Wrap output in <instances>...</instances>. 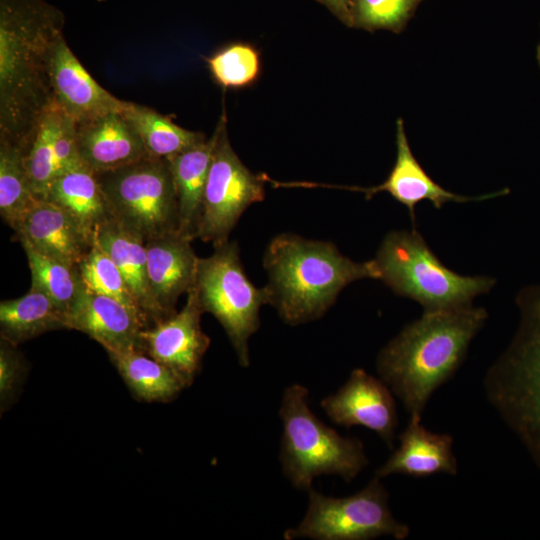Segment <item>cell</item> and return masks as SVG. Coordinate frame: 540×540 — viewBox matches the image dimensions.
I'll list each match as a JSON object with an SVG mask.
<instances>
[{"instance_id": "obj_1", "label": "cell", "mask_w": 540, "mask_h": 540, "mask_svg": "<svg viewBox=\"0 0 540 540\" xmlns=\"http://www.w3.org/2000/svg\"><path fill=\"white\" fill-rule=\"evenodd\" d=\"M63 26L44 0H0V139L23 150L53 100L51 58Z\"/></svg>"}, {"instance_id": "obj_2", "label": "cell", "mask_w": 540, "mask_h": 540, "mask_svg": "<svg viewBox=\"0 0 540 540\" xmlns=\"http://www.w3.org/2000/svg\"><path fill=\"white\" fill-rule=\"evenodd\" d=\"M487 311L472 305L424 311L379 352L376 370L409 418L421 419L434 392L462 364Z\"/></svg>"}, {"instance_id": "obj_3", "label": "cell", "mask_w": 540, "mask_h": 540, "mask_svg": "<svg viewBox=\"0 0 540 540\" xmlns=\"http://www.w3.org/2000/svg\"><path fill=\"white\" fill-rule=\"evenodd\" d=\"M263 266L270 304L291 326L322 317L348 284L364 278L379 279L373 259L356 262L331 242L292 233H281L270 241Z\"/></svg>"}, {"instance_id": "obj_4", "label": "cell", "mask_w": 540, "mask_h": 540, "mask_svg": "<svg viewBox=\"0 0 540 540\" xmlns=\"http://www.w3.org/2000/svg\"><path fill=\"white\" fill-rule=\"evenodd\" d=\"M518 325L487 369V402L540 469V283L522 287L515 297Z\"/></svg>"}, {"instance_id": "obj_5", "label": "cell", "mask_w": 540, "mask_h": 540, "mask_svg": "<svg viewBox=\"0 0 540 540\" xmlns=\"http://www.w3.org/2000/svg\"><path fill=\"white\" fill-rule=\"evenodd\" d=\"M308 389L288 386L282 396L280 461L291 484L301 490L312 488L314 478L337 475L351 482L368 465L364 445L358 438L341 436L324 424L310 409Z\"/></svg>"}, {"instance_id": "obj_6", "label": "cell", "mask_w": 540, "mask_h": 540, "mask_svg": "<svg viewBox=\"0 0 540 540\" xmlns=\"http://www.w3.org/2000/svg\"><path fill=\"white\" fill-rule=\"evenodd\" d=\"M379 279L395 294L418 302L424 311L472 305L495 279L464 276L446 267L416 229L389 232L373 259Z\"/></svg>"}, {"instance_id": "obj_7", "label": "cell", "mask_w": 540, "mask_h": 540, "mask_svg": "<svg viewBox=\"0 0 540 540\" xmlns=\"http://www.w3.org/2000/svg\"><path fill=\"white\" fill-rule=\"evenodd\" d=\"M112 219L144 242L179 232L176 191L167 159L146 157L95 173Z\"/></svg>"}, {"instance_id": "obj_8", "label": "cell", "mask_w": 540, "mask_h": 540, "mask_svg": "<svg viewBox=\"0 0 540 540\" xmlns=\"http://www.w3.org/2000/svg\"><path fill=\"white\" fill-rule=\"evenodd\" d=\"M204 312L225 330L242 367L250 364L248 342L260 326L259 311L270 304L268 288L256 287L241 264L238 243L226 241L198 260L193 287Z\"/></svg>"}, {"instance_id": "obj_9", "label": "cell", "mask_w": 540, "mask_h": 540, "mask_svg": "<svg viewBox=\"0 0 540 540\" xmlns=\"http://www.w3.org/2000/svg\"><path fill=\"white\" fill-rule=\"evenodd\" d=\"M308 507L301 522L288 528L285 540H371L389 536L405 540L409 525L397 520L389 506V493L373 479L359 492L346 497H329L308 490Z\"/></svg>"}, {"instance_id": "obj_10", "label": "cell", "mask_w": 540, "mask_h": 540, "mask_svg": "<svg viewBox=\"0 0 540 540\" xmlns=\"http://www.w3.org/2000/svg\"><path fill=\"white\" fill-rule=\"evenodd\" d=\"M216 135L203 197L201 219L196 239L213 246L225 243L243 212L265 196V176L253 174L234 152L225 118L214 131Z\"/></svg>"}, {"instance_id": "obj_11", "label": "cell", "mask_w": 540, "mask_h": 540, "mask_svg": "<svg viewBox=\"0 0 540 540\" xmlns=\"http://www.w3.org/2000/svg\"><path fill=\"white\" fill-rule=\"evenodd\" d=\"M204 313L192 288L180 311L141 332L143 350L189 387L201 370L210 338L201 328Z\"/></svg>"}, {"instance_id": "obj_12", "label": "cell", "mask_w": 540, "mask_h": 540, "mask_svg": "<svg viewBox=\"0 0 540 540\" xmlns=\"http://www.w3.org/2000/svg\"><path fill=\"white\" fill-rule=\"evenodd\" d=\"M394 396L381 378L356 368L335 393L321 400L320 405L335 424L347 428L365 427L393 448L398 426Z\"/></svg>"}, {"instance_id": "obj_13", "label": "cell", "mask_w": 540, "mask_h": 540, "mask_svg": "<svg viewBox=\"0 0 540 540\" xmlns=\"http://www.w3.org/2000/svg\"><path fill=\"white\" fill-rule=\"evenodd\" d=\"M24 159L32 191L43 200L60 175L85 165L78 150L76 122L54 99L42 112Z\"/></svg>"}, {"instance_id": "obj_14", "label": "cell", "mask_w": 540, "mask_h": 540, "mask_svg": "<svg viewBox=\"0 0 540 540\" xmlns=\"http://www.w3.org/2000/svg\"><path fill=\"white\" fill-rule=\"evenodd\" d=\"M306 186H326L362 192L366 199H370L377 193L386 192L408 209L413 225L416 221V206L422 201H430L436 209H441L447 202L481 201L508 193V190L504 189L482 196L470 197L453 193L442 187L429 176L414 156L401 118L397 119L396 122V160L383 183L373 187L308 183Z\"/></svg>"}, {"instance_id": "obj_15", "label": "cell", "mask_w": 540, "mask_h": 540, "mask_svg": "<svg viewBox=\"0 0 540 540\" xmlns=\"http://www.w3.org/2000/svg\"><path fill=\"white\" fill-rule=\"evenodd\" d=\"M69 328L98 342L106 352L142 351V316L120 301L88 290L81 283L68 311Z\"/></svg>"}, {"instance_id": "obj_16", "label": "cell", "mask_w": 540, "mask_h": 540, "mask_svg": "<svg viewBox=\"0 0 540 540\" xmlns=\"http://www.w3.org/2000/svg\"><path fill=\"white\" fill-rule=\"evenodd\" d=\"M53 99L75 122L110 112H123L130 102L120 100L100 86L67 45L57 40L50 67Z\"/></svg>"}, {"instance_id": "obj_17", "label": "cell", "mask_w": 540, "mask_h": 540, "mask_svg": "<svg viewBox=\"0 0 540 540\" xmlns=\"http://www.w3.org/2000/svg\"><path fill=\"white\" fill-rule=\"evenodd\" d=\"M191 242L179 232L145 242L150 289L165 319L177 312L179 297L195 285L199 257Z\"/></svg>"}, {"instance_id": "obj_18", "label": "cell", "mask_w": 540, "mask_h": 540, "mask_svg": "<svg viewBox=\"0 0 540 540\" xmlns=\"http://www.w3.org/2000/svg\"><path fill=\"white\" fill-rule=\"evenodd\" d=\"M79 154L94 173L118 169L148 157L144 144L123 112L76 122Z\"/></svg>"}, {"instance_id": "obj_19", "label": "cell", "mask_w": 540, "mask_h": 540, "mask_svg": "<svg viewBox=\"0 0 540 540\" xmlns=\"http://www.w3.org/2000/svg\"><path fill=\"white\" fill-rule=\"evenodd\" d=\"M40 253L77 266L93 245L79 224L58 205L37 199L12 228Z\"/></svg>"}, {"instance_id": "obj_20", "label": "cell", "mask_w": 540, "mask_h": 540, "mask_svg": "<svg viewBox=\"0 0 540 540\" xmlns=\"http://www.w3.org/2000/svg\"><path fill=\"white\" fill-rule=\"evenodd\" d=\"M398 438V448L375 471L374 476L383 479L395 474L412 477L457 475L458 462L450 434L435 433L422 425L421 419L409 418Z\"/></svg>"}, {"instance_id": "obj_21", "label": "cell", "mask_w": 540, "mask_h": 540, "mask_svg": "<svg viewBox=\"0 0 540 540\" xmlns=\"http://www.w3.org/2000/svg\"><path fill=\"white\" fill-rule=\"evenodd\" d=\"M94 242L110 256L121 271L143 314L147 328L164 320L149 285L145 242L113 219L97 229Z\"/></svg>"}, {"instance_id": "obj_22", "label": "cell", "mask_w": 540, "mask_h": 540, "mask_svg": "<svg viewBox=\"0 0 540 540\" xmlns=\"http://www.w3.org/2000/svg\"><path fill=\"white\" fill-rule=\"evenodd\" d=\"M215 140L214 133L210 139L167 159L178 203L179 233L190 240L197 237Z\"/></svg>"}, {"instance_id": "obj_23", "label": "cell", "mask_w": 540, "mask_h": 540, "mask_svg": "<svg viewBox=\"0 0 540 540\" xmlns=\"http://www.w3.org/2000/svg\"><path fill=\"white\" fill-rule=\"evenodd\" d=\"M44 200L65 210L93 242L97 229L112 220L97 177L86 165L60 175Z\"/></svg>"}, {"instance_id": "obj_24", "label": "cell", "mask_w": 540, "mask_h": 540, "mask_svg": "<svg viewBox=\"0 0 540 540\" xmlns=\"http://www.w3.org/2000/svg\"><path fill=\"white\" fill-rule=\"evenodd\" d=\"M70 329L68 315L46 294L30 289L0 302V338L19 346L46 332Z\"/></svg>"}, {"instance_id": "obj_25", "label": "cell", "mask_w": 540, "mask_h": 540, "mask_svg": "<svg viewBox=\"0 0 540 540\" xmlns=\"http://www.w3.org/2000/svg\"><path fill=\"white\" fill-rule=\"evenodd\" d=\"M133 396L144 402H168L187 388L168 367L142 351L107 352Z\"/></svg>"}, {"instance_id": "obj_26", "label": "cell", "mask_w": 540, "mask_h": 540, "mask_svg": "<svg viewBox=\"0 0 540 540\" xmlns=\"http://www.w3.org/2000/svg\"><path fill=\"white\" fill-rule=\"evenodd\" d=\"M123 114L139 134L148 156L153 158L168 159L206 138L143 105L130 102Z\"/></svg>"}, {"instance_id": "obj_27", "label": "cell", "mask_w": 540, "mask_h": 540, "mask_svg": "<svg viewBox=\"0 0 540 540\" xmlns=\"http://www.w3.org/2000/svg\"><path fill=\"white\" fill-rule=\"evenodd\" d=\"M36 200L23 148L0 139V213L5 223L13 228Z\"/></svg>"}, {"instance_id": "obj_28", "label": "cell", "mask_w": 540, "mask_h": 540, "mask_svg": "<svg viewBox=\"0 0 540 540\" xmlns=\"http://www.w3.org/2000/svg\"><path fill=\"white\" fill-rule=\"evenodd\" d=\"M19 242L31 272L30 289L49 296L68 315L81 285L77 266L44 255L25 240Z\"/></svg>"}, {"instance_id": "obj_29", "label": "cell", "mask_w": 540, "mask_h": 540, "mask_svg": "<svg viewBox=\"0 0 540 540\" xmlns=\"http://www.w3.org/2000/svg\"><path fill=\"white\" fill-rule=\"evenodd\" d=\"M77 269L81 283L85 288L120 301L138 312L146 324L121 271L110 256L95 242L77 265Z\"/></svg>"}, {"instance_id": "obj_30", "label": "cell", "mask_w": 540, "mask_h": 540, "mask_svg": "<svg viewBox=\"0 0 540 540\" xmlns=\"http://www.w3.org/2000/svg\"><path fill=\"white\" fill-rule=\"evenodd\" d=\"M214 79L225 88L252 84L260 74V55L249 44L233 43L207 58Z\"/></svg>"}, {"instance_id": "obj_31", "label": "cell", "mask_w": 540, "mask_h": 540, "mask_svg": "<svg viewBox=\"0 0 540 540\" xmlns=\"http://www.w3.org/2000/svg\"><path fill=\"white\" fill-rule=\"evenodd\" d=\"M417 0H355L353 25L366 29L399 30Z\"/></svg>"}, {"instance_id": "obj_32", "label": "cell", "mask_w": 540, "mask_h": 540, "mask_svg": "<svg viewBox=\"0 0 540 540\" xmlns=\"http://www.w3.org/2000/svg\"><path fill=\"white\" fill-rule=\"evenodd\" d=\"M28 362L18 346L0 338V411L17 401L28 374Z\"/></svg>"}, {"instance_id": "obj_33", "label": "cell", "mask_w": 540, "mask_h": 540, "mask_svg": "<svg viewBox=\"0 0 540 540\" xmlns=\"http://www.w3.org/2000/svg\"><path fill=\"white\" fill-rule=\"evenodd\" d=\"M348 25H353L355 0H319Z\"/></svg>"}, {"instance_id": "obj_34", "label": "cell", "mask_w": 540, "mask_h": 540, "mask_svg": "<svg viewBox=\"0 0 540 540\" xmlns=\"http://www.w3.org/2000/svg\"><path fill=\"white\" fill-rule=\"evenodd\" d=\"M536 61H537V65H538V68H539V71H540V39L537 43V46H536Z\"/></svg>"}]
</instances>
